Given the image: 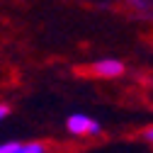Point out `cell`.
I'll return each mask as SVG.
<instances>
[{"instance_id": "3957f363", "label": "cell", "mask_w": 153, "mask_h": 153, "mask_svg": "<svg viewBox=\"0 0 153 153\" xmlns=\"http://www.w3.org/2000/svg\"><path fill=\"white\" fill-rule=\"evenodd\" d=\"M0 153H46V146L42 141H5Z\"/></svg>"}, {"instance_id": "8992f818", "label": "cell", "mask_w": 153, "mask_h": 153, "mask_svg": "<svg viewBox=\"0 0 153 153\" xmlns=\"http://www.w3.org/2000/svg\"><path fill=\"white\" fill-rule=\"evenodd\" d=\"M143 139H146V141H151V143H153V126H148V129H146V131H143Z\"/></svg>"}, {"instance_id": "277c9868", "label": "cell", "mask_w": 153, "mask_h": 153, "mask_svg": "<svg viewBox=\"0 0 153 153\" xmlns=\"http://www.w3.org/2000/svg\"><path fill=\"white\" fill-rule=\"evenodd\" d=\"M129 3L136 7V10H141V12L146 15V12L151 10V5H153V0H129Z\"/></svg>"}, {"instance_id": "7a4b0ae2", "label": "cell", "mask_w": 153, "mask_h": 153, "mask_svg": "<svg viewBox=\"0 0 153 153\" xmlns=\"http://www.w3.org/2000/svg\"><path fill=\"white\" fill-rule=\"evenodd\" d=\"M92 71L100 75V78H119V75L124 73V63L119 59H100L92 63Z\"/></svg>"}, {"instance_id": "5b68a950", "label": "cell", "mask_w": 153, "mask_h": 153, "mask_svg": "<svg viewBox=\"0 0 153 153\" xmlns=\"http://www.w3.org/2000/svg\"><path fill=\"white\" fill-rule=\"evenodd\" d=\"M7 117H10V105H7V102H3V105H0V119L5 122Z\"/></svg>"}, {"instance_id": "6da1fadb", "label": "cell", "mask_w": 153, "mask_h": 153, "mask_svg": "<svg viewBox=\"0 0 153 153\" xmlns=\"http://www.w3.org/2000/svg\"><path fill=\"white\" fill-rule=\"evenodd\" d=\"M100 129H102L100 122L83 112L68 114V119H66V131L73 134V136H95V134H100Z\"/></svg>"}]
</instances>
